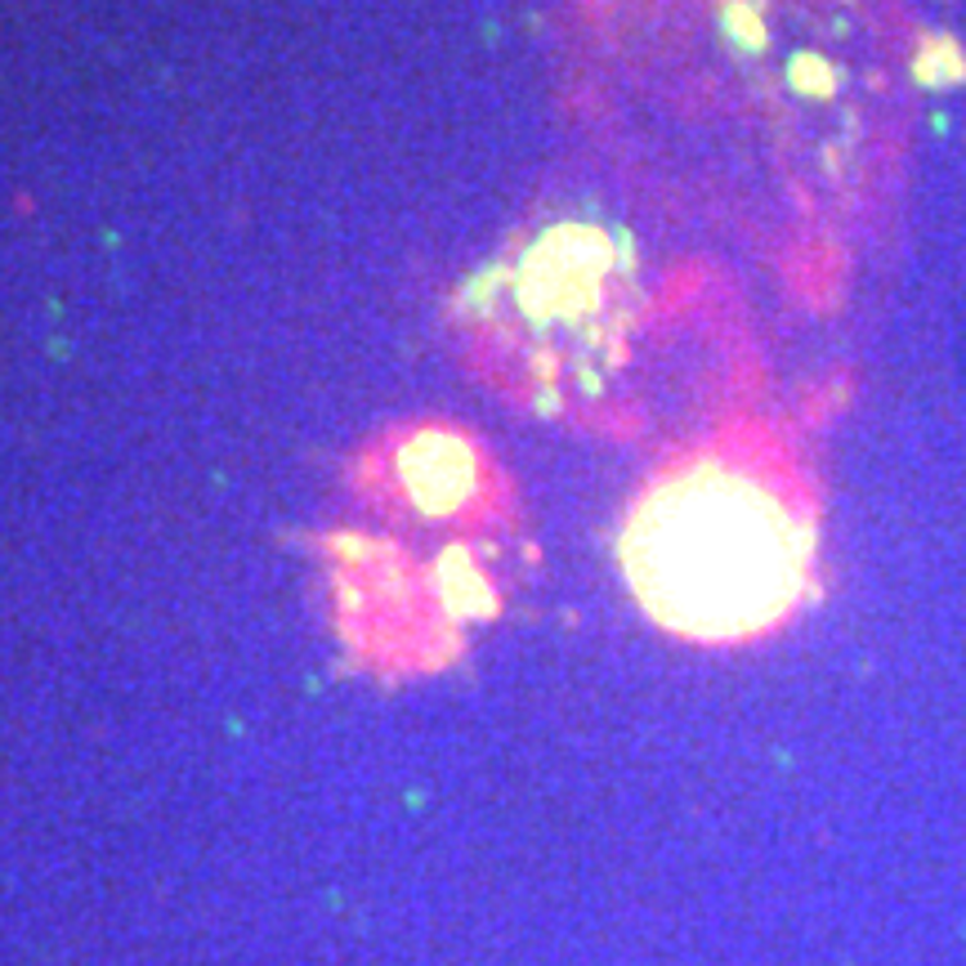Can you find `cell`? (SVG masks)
Here are the masks:
<instances>
[{
    "instance_id": "1",
    "label": "cell",
    "mask_w": 966,
    "mask_h": 966,
    "mask_svg": "<svg viewBox=\"0 0 966 966\" xmlns=\"http://www.w3.org/2000/svg\"><path fill=\"white\" fill-rule=\"evenodd\" d=\"M814 510L765 452L716 448L667 470L636 502L622 568L653 622L690 640H747L810 587Z\"/></svg>"
}]
</instances>
